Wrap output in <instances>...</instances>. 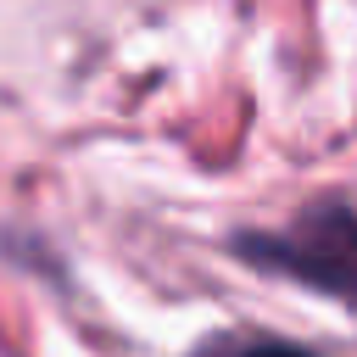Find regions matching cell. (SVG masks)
Segmentation results:
<instances>
[{
  "label": "cell",
  "mask_w": 357,
  "mask_h": 357,
  "mask_svg": "<svg viewBox=\"0 0 357 357\" xmlns=\"http://www.w3.org/2000/svg\"><path fill=\"white\" fill-rule=\"evenodd\" d=\"M245 357H312V351H301V346H251Z\"/></svg>",
  "instance_id": "cell-2"
},
{
  "label": "cell",
  "mask_w": 357,
  "mask_h": 357,
  "mask_svg": "<svg viewBox=\"0 0 357 357\" xmlns=\"http://www.w3.org/2000/svg\"><path fill=\"white\" fill-rule=\"evenodd\" d=\"M240 257L268 273H290L296 284H312L357 312V212L340 201L307 206L279 234H245Z\"/></svg>",
  "instance_id": "cell-1"
}]
</instances>
